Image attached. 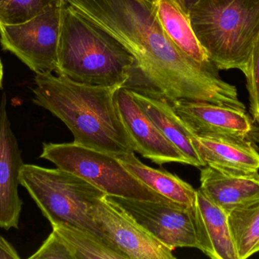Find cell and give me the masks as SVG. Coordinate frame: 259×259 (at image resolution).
<instances>
[{"mask_svg":"<svg viewBox=\"0 0 259 259\" xmlns=\"http://www.w3.org/2000/svg\"><path fill=\"white\" fill-rule=\"evenodd\" d=\"M65 4L110 35L134 59L124 88L173 105L205 101L246 110L237 88L195 63L170 39L146 0H65Z\"/></svg>","mask_w":259,"mask_h":259,"instance_id":"obj_1","label":"cell"},{"mask_svg":"<svg viewBox=\"0 0 259 259\" xmlns=\"http://www.w3.org/2000/svg\"><path fill=\"white\" fill-rule=\"evenodd\" d=\"M120 88L36 73L33 102L63 122L76 144L118 157L135 152L115 102Z\"/></svg>","mask_w":259,"mask_h":259,"instance_id":"obj_2","label":"cell"},{"mask_svg":"<svg viewBox=\"0 0 259 259\" xmlns=\"http://www.w3.org/2000/svg\"><path fill=\"white\" fill-rule=\"evenodd\" d=\"M133 66L124 47L65 3L56 74L86 85L124 87Z\"/></svg>","mask_w":259,"mask_h":259,"instance_id":"obj_3","label":"cell"},{"mask_svg":"<svg viewBox=\"0 0 259 259\" xmlns=\"http://www.w3.org/2000/svg\"><path fill=\"white\" fill-rule=\"evenodd\" d=\"M189 18L196 38L219 71L245 72L259 32V0H198Z\"/></svg>","mask_w":259,"mask_h":259,"instance_id":"obj_4","label":"cell"},{"mask_svg":"<svg viewBox=\"0 0 259 259\" xmlns=\"http://www.w3.org/2000/svg\"><path fill=\"white\" fill-rule=\"evenodd\" d=\"M19 182L50 225H72L106 240L93 212L106 194L95 186L58 167L46 168L28 164H24L20 170Z\"/></svg>","mask_w":259,"mask_h":259,"instance_id":"obj_5","label":"cell"},{"mask_svg":"<svg viewBox=\"0 0 259 259\" xmlns=\"http://www.w3.org/2000/svg\"><path fill=\"white\" fill-rule=\"evenodd\" d=\"M39 158L95 186L106 196L152 202L172 201L140 182L117 157L71 143H44Z\"/></svg>","mask_w":259,"mask_h":259,"instance_id":"obj_6","label":"cell"},{"mask_svg":"<svg viewBox=\"0 0 259 259\" xmlns=\"http://www.w3.org/2000/svg\"><path fill=\"white\" fill-rule=\"evenodd\" d=\"M129 217L171 250L194 248L208 252V244L197 202L187 206L176 202H152L107 196Z\"/></svg>","mask_w":259,"mask_h":259,"instance_id":"obj_7","label":"cell"},{"mask_svg":"<svg viewBox=\"0 0 259 259\" xmlns=\"http://www.w3.org/2000/svg\"><path fill=\"white\" fill-rule=\"evenodd\" d=\"M65 4L17 24H0V42L35 73L56 72Z\"/></svg>","mask_w":259,"mask_h":259,"instance_id":"obj_8","label":"cell"},{"mask_svg":"<svg viewBox=\"0 0 259 259\" xmlns=\"http://www.w3.org/2000/svg\"><path fill=\"white\" fill-rule=\"evenodd\" d=\"M104 238L128 259H175L173 250L151 235L105 196L94 209Z\"/></svg>","mask_w":259,"mask_h":259,"instance_id":"obj_9","label":"cell"},{"mask_svg":"<svg viewBox=\"0 0 259 259\" xmlns=\"http://www.w3.org/2000/svg\"><path fill=\"white\" fill-rule=\"evenodd\" d=\"M172 106L194 135H228L259 142V126L246 110L195 100H180Z\"/></svg>","mask_w":259,"mask_h":259,"instance_id":"obj_10","label":"cell"},{"mask_svg":"<svg viewBox=\"0 0 259 259\" xmlns=\"http://www.w3.org/2000/svg\"><path fill=\"white\" fill-rule=\"evenodd\" d=\"M115 102L134 152L158 165L171 163L190 165L182 153L164 138L129 89L120 88L115 94Z\"/></svg>","mask_w":259,"mask_h":259,"instance_id":"obj_11","label":"cell"},{"mask_svg":"<svg viewBox=\"0 0 259 259\" xmlns=\"http://www.w3.org/2000/svg\"><path fill=\"white\" fill-rule=\"evenodd\" d=\"M24 164L3 95L0 102V228L6 231L19 228L23 201L18 187Z\"/></svg>","mask_w":259,"mask_h":259,"instance_id":"obj_12","label":"cell"},{"mask_svg":"<svg viewBox=\"0 0 259 259\" xmlns=\"http://www.w3.org/2000/svg\"><path fill=\"white\" fill-rule=\"evenodd\" d=\"M192 142L205 166L233 176L259 173L257 144L228 135L202 134L192 137Z\"/></svg>","mask_w":259,"mask_h":259,"instance_id":"obj_13","label":"cell"},{"mask_svg":"<svg viewBox=\"0 0 259 259\" xmlns=\"http://www.w3.org/2000/svg\"><path fill=\"white\" fill-rule=\"evenodd\" d=\"M200 190L226 213L259 200V173L233 176L205 166L201 169Z\"/></svg>","mask_w":259,"mask_h":259,"instance_id":"obj_14","label":"cell"},{"mask_svg":"<svg viewBox=\"0 0 259 259\" xmlns=\"http://www.w3.org/2000/svg\"><path fill=\"white\" fill-rule=\"evenodd\" d=\"M152 6L174 44L201 68L210 72L219 73L196 38L189 15L179 3L177 0H156Z\"/></svg>","mask_w":259,"mask_h":259,"instance_id":"obj_15","label":"cell"},{"mask_svg":"<svg viewBox=\"0 0 259 259\" xmlns=\"http://www.w3.org/2000/svg\"><path fill=\"white\" fill-rule=\"evenodd\" d=\"M136 101L155 125L158 130L182 155L190 165L205 167L192 142L193 134L168 102L152 98L131 91Z\"/></svg>","mask_w":259,"mask_h":259,"instance_id":"obj_16","label":"cell"},{"mask_svg":"<svg viewBox=\"0 0 259 259\" xmlns=\"http://www.w3.org/2000/svg\"><path fill=\"white\" fill-rule=\"evenodd\" d=\"M117 158L140 182L163 197L187 206H193L197 202V190L177 175L145 165L134 152Z\"/></svg>","mask_w":259,"mask_h":259,"instance_id":"obj_17","label":"cell"},{"mask_svg":"<svg viewBox=\"0 0 259 259\" xmlns=\"http://www.w3.org/2000/svg\"><path fill=\"white\" fill-rule=\"evenodd\" d=\"M197 205L205 229L208 252L212 259H238L228 224V213L197 190Z\"/></svg>","mask_w":259,"mask_h":259,"instance_id":"obj_18","label":"cell"},{"mask_svg":"<svg viewBox=\"0 0 259 259\" xmlns=\"http://www.w3.org/2000/svg\"><path fill=\"white\" fill-rule=\"evenodd\" d=\"M51 226L68 245L74 259H128L109 242L88 230L63 223Z\"/></svg>","mask_w":259,"mask_h":259,"instance_id":"obj_19","label":"cell"},{"mask_svg":"<svg viewBox=\"0 0 259 259\" xmlns=\"http://www.w3.org/2000/svg\"><path fill=\"white\" fill-rule=\"evenodd\" d=\"M228 224L238 259L259 252V200L234 208L228 214Z\"/></svg>","mask_w":259,"mask_h":259,"instance_id":"obj_20","label":"cell"},{"mask_svg":"<svg viewBox=\"0 0 259 259\" xmlns=\"http://www.w3.org/2000/svg\"><path fill=\"white\" fill-rule=\"evenodd\" d=\"M63 4L65 0H0V24H21L49 8Z\"/></svg>","mask_w":259,"mask_h":259,"instance_id":"obj_21","label":"cell"},{"mask_svg":"<svg viewBox=\"0 0 259 259\" xmlns=\"http://www.w3.org/2000/svg\"><path fill=\"white\" fill-rule=\"evenodd\" d=\"M249 97V111L253 120L259 123V32L249 54L247 66L243 73Z\"/></svg>","mask_w":259,"mask_h":259,"instance_id":"obj_22","label":"cell"},{"mask_svg":"<svg viewBox=\"0 0 259 259\" xmlns=\"http://www.w3.org/2000/svg\"><path fill=\"white\" fill-rule=\"evenodd\" d=\"M28 258L74 259V256L63 239L53 231L40 247Z\"/></svg>","mask_w":259,"mask_h":259,"instance_id":"obj_23","label":"cell"},{"mask_svg":"<svg viewBox=\"0 0 259 259\" xmlns=\"http://www.w3.org/2000/svg\"><path fill=\"white\" fill-rule=\"evenodd\" d=\"M19 254L14 246L0 235V259H19Z\"/></svg>","mask_w":259,"mask_h":259,"instance_id":"obj_24","label":"cell"},{"mask_svg":"<svg viewBox=\"0 0 259 259\" xmlns=\"http://www.w3.org/2000/svg\"><path fill=\"white\" fill-rule=\"evenodd\" d=\"M177 1L181 5L184 12L189 15V13H190L192 8H193V6H194L195 3H196L198 0H177Z\"/></svg>","mask_w":259,"mask_h":259,"instance_id":"obj_25","label":"cell"},{"mask_svg":"<svg viewBox=\"0 0 259 259\" xmlns=\"http://www.w3.org/2000/svg\"><path fill=\"white\" fill-rule=\"evenodd\" d=\"M3 66L2 64L1 59H0V89L2 88V84H3Z\"/></svg>","mask_w":259,"mask_h":259,"instance_id":"obj_26","label":"cell"},{"mask_svg":"<svg viewBox=\"0 0 259 259\" xmlns=\"http://www.w3.org/2000/svg\"><path fill=\"white\" fill-rule=\"evenodd\" d=\"M146 1L149 2V3H150L151 4L153 5L154 3H155V1H156V0H146Z\"/></svg>","mask_w":259,"mask_h":259,"instance_id":"obj_27","label":"cell"}]
</instances>
